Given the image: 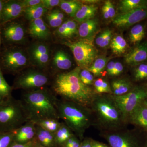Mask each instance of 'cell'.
Segmentation results:
<instances>
[{
    "instance_id": "1",
    "label": "cell",
    "mask_w": 147,
    "mask_h": 147,
    "mask_svg": "<svg viewBox=\"0 0 147 147\" xmlns=\"http://www.w3.org/2000/svg\"><path fill=\"white\" fill-rule=\"evenodd\" d=\"M81 68L57 74L52 82L51 90L61 99L70 100L90 107L96 93L91 86L83 84L79 78Z\"/></svg>"
},
{
    "instance_id": "2",
    "label": "cell",
    "mask_w": 147,
    "mask_h": 147,
    "mask_svg": "<svg viewBox=\"0 0 147 147\" xmlns=\"http://www.w3.org/2000/svg\"><path fill=\"white\" fill-rule=\"evenodd\" d=\"M57 96L51 90L45 88L25 91L21 97L29 120L34 122L46 119L59 120Z\"/></svg>"
},
{
    "instance_id": "3",
    "label": "cell",
    "mask_w": 147,
    "mask_h": 147,
    "mask_svg": "<svg viewBox=\"0 0 147 147\" xmlns=\"http://www.w3.org/2000/svg\"><path fill=\"white\" fill-rule=\"evenodd\" d=\"M90 108L94 125L103 131H117L125 128L127 125L112 94H96Z\"/></svg>"
},
{
    "instance_id": "4",
    "label": "cell",
    "mask_w": 147,
    "mask_h": 147,
    "mask_svg": "<svg viewBox=\"0 0 147 147\" xmlns=\"http://www.w3.org/2000/svg\"><path fill=\"white\" fill-rule=\"evenodd\" d=\"M57 108L59 119L82 141L87 129L94 125L90 108L60 98L58 99Z\"/></svg>"
},
{
    "instance_id": "5",
    "label": "cell",
    "mask_w": 147,
    "mask_h": 147,
    "mask_svg": "<svg viewBox=\"0 0 147 147\" xmlns=\"http://www.w3.org/2000/svg\"><path fill=\"white\" fill-rule=\"evenodd\" d=\"M28 121L21 100L12 96L0 105V132L15 131Z\"/></svg>"
},
{
    "instance_id": "6",
    "label": "cell",
    "mask_w": 147,
    "mask_h": 147,
    "mask_svg": "<svg viewBox=\"0 0 147 147\" xmlns=\"http://www.w3.org/2000/svg\"><path fill=\"white\" fill-rule=\"evenodd\" d=\"M28 57L20 48L12 46L6 47L0 53V68L3 73L18 74L28 65Z\"/></svg>"
},
{
    "instance_id": "7",
    "label": "cell",
    "mask_w": 147,
    "mask_h": 147,
    "mask_svg": "<svg viewBox=\"0 0 147 147\" xmlns=\"http://www.w3.org/2000/svg\"><path fill=\"white\" fill-rule=\"evenodd\" d=\"M50 76L43 71L34 69L22 71L14 80L12 90L22 89L25 91L43 88L49 84Z\"/></svg>"
},
{
    "instance_id": "8",
    "label": "cell",
    "mask_w": 147,
    "mask_h": 147,
    "mask_svg": "<svg viewBox=\"0 0 147 147\" xmlns=\"http://www.w3.org/2000/svg\"><path fill=\"white\" fill-rule=\"evenodd\" d=\"M113 96L122 114L125 123L127 125L128 119L131 113L146 99L147 90L142 87H134L126 94Z\"/></svg>"
},
{
    "instance_id": "9",
    "label": "cell",
    "mask_w": 147,
    "mask_h": 147,
    "mask_svg": "<svg viewBox=\"0 0 147 147\" xmlns=\"http://www.w3.org/2000/svg\"><path fill=\"white\" fill-rule=\"evenodd\" d=\"M69 47L79 67L87 69L93 63L97 56V50L92 40L82 39L74 42H65Z\"/></svg>"
},
{
    "instance_id": "10",
    "label": "cell",
    "mask_w": 147,
    "mask_h": 147,
    "mask_svg": "<svg viewBox=\"0 0 147 147\" xmlns=\"http://www.w3.org/2000/svg\"><path fill=\"white\" fill-rule=\"evenodd\" d=\"M100 136L107 141L109 147H141L137 136L125 128L100 132Z\"/></svg>"
},
{
    "instance_id": "11",
    "label": "cell",
    "mask_w": 147,
    "mask_h": 147,
    "mask_svg": "<svg viewBox=\"0 0 147 147\" xmlns=\"http://www.w3.org/2000/svg\"><path fill=\"white\" fill-rule=\"evenodd\" d=\"M1 26L2 39L9 45L21 43L26 38L24 26L18 22L11 21Z\"/></svg>"
},
{
    "instance_id": "12",
    "label": "cell",
    "mask_w": 147,
    "mask_h": 147,
    "mask_svg": "<svg viewBox=\"0 0 147 147\" xmlns=\"http://www.w3.org/2000/svg\"><path fill=\"white\" fill-rule=\"evenodd\" d=\"M147 18V7L137 9L120 13L115 16L113 23L116 26L125 29Z\"/></svg>"
},
{
    "instance_id": "13",
    "label": "cell",
    "mask_w": 147,
    "mask_h": 147,
    "mask_svg": "<svg viewBox=\"0 0 147 147\" xmlns=\"http://www.w3.org/2000/svg\"><path fill=\"white\" fill-rule=\"evenodd\" d=\"M29 59L40 69L45 68L50 59V50L47 45L42 42L34 43L28 51Z\"/></svg>"
},
{
    "instance_id": "14",
    "label": "cell",
    "mask_w": 147,
    "mask_h": 147,
    "mask_svg": "<svg viewBox=\"0 0 147 147\" xmlns=\"http://www.w3.org/2000/svg\"><path fill=\"white\" fill-rule=\"evenodd\" d=\"M24 9L21 1H5L0 25L13 21L21 16Z\"/></svg>"
},
{
    "instance_id": "15",
    "label": "cell",
    "mask_w": 147,
    "mask_h": 147,
    "mask_svg": "<svg viewBox=\"0 0 147 147\" xmlns=\"http://www.w3.org/2000/svg\"><path fill=\"white\" fill-rule=\"evenodd\" d=\"M36 126L35 123L32 121H28L24 124L13 131V142L19 144H26L34 140L36 136Z\"/></svg>"
},
{
    "instance_id": "16",
    "label": "cell",
    "mask_w": 147,
    "mask_h": 147,
    "mask_svg": "<svg viewBox=\"0 0 147 147\" xmlns=\"http://www.w3.org/2000/svg\"><path fill=\"white\" fill-rule=\"evenodd\" d=\"M125 61L130 66H137L147 60V41L139 43L125 56Z\"/></svg>"
},
{
    "instance_id": "17",
    "label": "cell",
    "mask_w": 147,
    "mask_h": 147,
    "mask_svg": "<svg viewBox=\"0 0 147 147\" xmlns=\"http://www.w3.org/2000/svg\"><path fill=\"white\" fill-rule=\"evenodd\" d=\"M127 123L147 131V103L145 100L132 112L129 117Z\"/></svg>"
},
{
    "instance_id": "18",
    "label": "cell",
    "mask_w": 147,
    "mask_h": 147,
    "mask_svg": "<svg viewBox=\"0 0 147 147\" xmlns=\"http://www.w3.org/2000/svg\"><path fill=\"white\" fill-rule=\"evenodd\" d=\"M29 32L33 37L40 40L48 39L51 34L48 26L41 18L31 21Z\"/></svg>"
},
{
    "instance_id": "19",
    "label": "cell",
    "mask_w": 147,
    "mask_h": 147,
    "mask_svg": "<svg viewBox=\"0 0 147 147\" xmlns=\"http://www.w3.org/2000/svg\"><path fill=\"white\" fill-rule=\"evenodd\" d=\"M98 29V20L93 18L81 23L78 28V34L82 39L92 40Z\"/></svg>"
},
{
    "instance_id": "20",
    "label": "cell",
    "mask_w": 147,
    "mask_h": 147,
    "mask_svg": "<svg viewBox=\"0 0 147 147\" xmlns=\"http://www.w3.org/2000/svg\"><path fill=\"white\" fill-rule=\"evenodd\" d=\"M112 95L121 96L131 91L134 87L129 79L125 77L117 78L113 80L110 84Z\"/></svg>"
},
{
    "instance_id": "21",
    "label": "cell",
    "mask_w": 147,
    "mask_h": 147,
    "mask_svg": "<svg viewBox=\"0 0 147 147\" xmlns=\"http://www.w3.org/2000/svg\"><path fill=\"white\" fill-rule=\"evenodd\" d=\"M36 140L45 147H58L55 141L54 134L36 125Z\"/></svg>"
},
{
    "instance_id": "22",
    "label": "cell",
    "mask_w": 147,
    "mask_h": 147,
    "mask_svg": "<svg viewBox=\"0 0 147 147\" xmlns=\"http://www.w3.org/2000/svg\"><path fill=\"white\" fill-rule=\"evenodd\" d=\"M72 63L70 57L63 50H58L55 53L53 59L54 68L58 71L68 70Z\"/></svg>"
},
{
    "instance_id": "23",
    "label": "cell",
    "mask_w": 147,
    "mask_h": 147,
    "mask_svg": "<svg viewBox=\"0 0 147 147\" xmlns=\"http://www.w3.org/2000/svg\"><path fill=\"white\" fill-rule=\"evenodd\" d=\"M98 7L93 4L82 5L74 17L75 21L82 23L92 19L97 12Z\"/></svg>"
},
{
    "instance_id": "24",
    "label": "cell",
    "mask_w": 147,
    "mask_h": 147,
    "mask_svg": "<svg viewBox=\"0 0 147 147\" xmlns=\"http://www.w3.org/2000/svg\"><path fill=\"white\" fill-rule=\"evenodd\" d=\"M146 7H147V0H123L120 1L119 6L120 13Z\"/></svg>"
},
{
    "instance_id": "25",
    "label": "cell",
    "mask_w": 147,
    "mask_h": 147,
    "mask_svg": "<svg viewBox=\"0 0 147 147\" xmlns=\"http://www.w3.org/2000/svg\"><path fill=\"white\" fill-rule=\"evenodd\" d=\"M75 135L70 129L62 122L59 129L54 134L58 147H62L69 138Z\"/></svg>"
},
{
    "instance_id": "26",
    "label": "cell",
    "mask_w": 147,
    "mask_h": 147,
    "mask_svg": "<svg viewBox=\"0 0 147 147\" xmlns=\"http://www.w3.org/2000/svg\"><path fill=\"white\" fill-rule=\"evenodd\" d=\"M47 11L41 3L37 5L25 8L24 13L26 18L31 21L41 18Z\"/></svg>"
},
{
    "instance_id": "27",
    "label": "cell",
    "mask_w": 147,
    "mask_h": 147,
    "mask_svg": "<svg viewBox=\"0 0 147 147\" xmlns=\"http://www.w3.org/2000/svg\"><path fill=\"white\" fill-rule=\"evenodd\" d=\"M64 14L59 9H54L46 14V19L50 27L59 28L63 23Z\"/></svg>"
},
{
    "instance_id": "28",
    "label": "cell",
    "mask_w": 147,
    "mask_h": 147,
    "mask_svg": "<svg viewBox=\"0 0 147 147\" xmlns=\"http://www.w3.org/2000/svg\"><path fill=\"white\" fill-rule=\"evenodd\" d=\"M145 28L142 24L133 26L129 33V41L131 44L137 45L144 37Z\"/></svg>"
},
{
    "instance_id": "29",
    "label": "cell",
    "mask_w": 147,
    "mask_h": 147,
    "mask_svg": "<svg viewBox=\"0 0 147 147\" xmlns=\"http://www.w3.org/2000/svg\"><path fill=\"white\" fill-rule=\"evenodd\" d=\"M82 3L76 1H61L59 6L63 11L71 17H74Z\"/></svg>"
},
{
    "instance_id": "30",
    "label": "cell",
    "mask_w": 147,
    "mask_h": 147,
    "mask_svg": "<svg viewBox=\"0 0 147 147\" xmlns=\"http://www.w3.org/2000/svg\"><path fill=\"white\" fill-rule=\"evenodd\" d=\"M108 60V59L105 57L97 58L94 61L93 63L86 69L90 71L94 76H102L104 69L106 68Z\"/></svg>"
},
{
    "instance_id": "31",
    "label": "cell",
    "mask_w": 147,
    "mask_h": 147,
    "mask_svg": "<svg viewBox=\"0 0 147 147\" xmlns=\"http://www.w3.org/2000/svg\"><path fill=\"white\" fill-rule=\"evenodd\" d=\"M110 44L113 53L117 55H121L124 53L127 46L126 40L120 35L114 37Z\"/></svg>"
},
{
    "instance_id": "32",
    "label": "cell",
    "mask_w": 147,
    "mask_h": 147,
    "mask_svg": "<svg viewBox=\"0 0 147 147\" xmlns=\"http://www.w3.org/2000/svg\"><path fill=\"white\" fill-rule=\"evenodd\" d=\"M35 123L45 130L55 134L60 127L62 122L57 119L50 118L41 120Z\"/></svg>"
},
{
    "instance_id": "33",
    "label": "cell",
    "mask_w": 147,
    "mask_h": 147,
    "mask_svg": "<svg viewBox=\"0 0 147 147\" xmlns=\"http://www.w3.org/2000/svg\"><path fill=\"white\" fill-rule=\"evenodd\" d=\"M93 85L96 94H112L110 84L105 79L98 78L94 80Z\"/></svg>"
},
{
    "instance_id": "34",
    "label": "cell",
    "mask_w": 147,
    "mask_h": 147,
    "mask_svg": "<svg viewBox=\"0 0 147 147\" xmlns=\"http://www.w3.org/2000/svg\"><path fill=\"white\" fill-rule=\"evenodd\" d=\"M112 36V30L109 29H106L98 36L96 39V43L102 48L107 47L111 42Z\"/></svg>"
},
{
    "instance_id": "35",
    "label": "cell",
    "mask_w": 147,
    "mask_h": 147,
    "mask_svg": "<svg viewBox=\"0 0 147 147\" xmlns=\"http://www.w3.org/2000/svg\"><path fill=\"white\" fill-rule=\"evenodd\" d=\"M133 72V77L136 82L147 79V63H142L136 66Z\"/></svg>"
},
{
    "instance_id": "36",
    "label": "cell",
    "mask_w": 147,
    "mask_h": 147,
    "mask_svg": "<svg viewBox=\"0 0 147 147\" xmlns=\"http://www.w3.org/2000/svg\"><path fill=\"white\" fill-rule=\"evenodd\" d=\"M13 90L7 82L3 75L2 71L0 68V94L7 98L12 97L11 92Z\"/></svg>"
},
{
    "instance_id": "37",
    "label": "cell",
    "mask_w": 147,
    "mask_h": 147,
    "mask_svg": "<svg viewBox=\"0 0 147 147\" xmlns=\"http://www.w3.org/2000/svg\"><path fill=\"white\" fill-rule=\"evenodd\" d=\"M79 78L82 83L91 86L94 82V75L86 69H81L79 74Z\"/></svg>"
},
{
    "instance_id": "38",
    "label": "cell",
    "mask_w": 147,
    "mask_h": 147,
    "mask_svg": "<svg viewBox=\"0 0 147 147\" xmlns=\"http://www.w3.org/2000/svg\"><path fill=\"white\" fill-rule=\"evenodd\" d=\"M13 131L0 132V147H9L13 142Z\"/></svg>"
},
{
    "instance_id": "39",
    "label": "cell",
    "mask_w": 147,
    "mask_h": 147,
    "mask_svg": "<svg viewBox=\"0 0 147 147\" xmlns=\"http://www.w3.org/2000/svg\"><path fill=\"white\" fill-rule=\"evenodd\" d=\"M67 28L69 38H71L78 33L77 23L74 20H68L65 21Z\"/></svg>"
},
{
    "instance_id": "40",
    "label": "cell",
    "mask_w": 147,
    "mask_h": 147,
    "mask_svg": "<svg viewBox=\"0 0 147 147\" xmlns=\"http://www.w3.org/2000/svg\"><path fill=\"white\" fill-rule=\"evenodd\" d=\"M82 141L76 135L70 137L62 147H80Z\"/></svg>"
},
{
    "instance_id": "41",
    "label": "cell",
    "mask_w": 147,
    "mask_h": 147,
    "mask_svg": "<svg viewBox=\"0 0 147 147\" xmlns=\"http://www.w3.org/2000/svg\"><path fill=\"white\" fill-rule=\"evenodd\" d=\"M103 6L106 9L109 18H113L115 17L116 11L113 3L110 1H106Z\"/></svg>"
},
{
    "instance_id": "42",
    "label": "cell",
    "mask_w": 147,
    "mask_h": 147,
    "mask_svg": "<svg viewBox=\"0 0 147 147\" xmlns=\"http://www.w3.org/2000/svg\"><path fill=\"white\" fill-rule=\"evenodd\" d=\"M56 33V34L60 37L68 38L67 28L66 23L65 21L63 22L60 26L58 28Z\"/></svg>"
},
{
    "instance_id": "43",
    "label": "cell",
    "mask_w": 147,
    "mask_h": 147,
    "mask_svg": "<svg viewBox=\"0 0 147 147\" xmlns=\"http://www.w3.org/2000/svg\"><path fill=\"white\" fill-rule=\"evenodd\" d=\"M61 1L59 0H42V4L48 10L59 5Z\"/></svg>"
},
{
    "instance_id": "44",
    "label": "cell",
    "mask_w": 147,
    "mask_h": 147,
    "mask_svg": "<svg viewBox=\"0 0 147 147\" xmlns=\"http://www.w3.org/2000/svg\"><path fill=\"white\" fill-rule=\"evenodd\" d=\"M123 71V66L122 64L119 62H116L115 67L113 70V74L111 76H119Z\"/></svg>"
},
{
    "instance_id": "45",
    "label": "cell",
    "mask_w": 147,
    "mask_h": 147,
    "mask_svg": "<svg viewBox=\"0 0 147 147\" xmlns=\"http://www.w3.org/2000/svg\"><path fill=\"white\" fill-rule=\"evenodd\" d=\"M21 1L24 8L37 5L42 3L41 0H24Z\"/></svg>"
},
{
    "instance_id": "46",
    "label": "cell",
    "mask_w": 147,
    "mask_h": 147,
    "mask_svg": "<svg viewBox=\"0 0 147 147\" xmlns=\"http://www.w3.org/2000/svg\"><path fill=\"white\" fill-rule=\"evenodd\" d=\"M35 139L26 144H19L13 142L9 147H34L35 144Z\"/></svg>"
},
{
    "instance_id": "47",
    "label": "cell",
    "mask_w": 147,
    "mask_h": 147,
    "mask_svg": "<svg viewBox=\"0 0 147 147\" xmlns=\"http://www.w3.org/2000/svg\"><path fill=\"white\" fill-rule=\"evenodd\" d=\"M115 62L111 61L107 64L106 67V72L109 76H112V74L115 67Z\"/></svg>"
},
{
    "instance_id": "48",
    "label": "cell",
    "mask_w": 147,
    "mask_h": 147,
    "mask_svg": "<svg viewBox=\"0 0 147 147\" xmlns=\"http://www.w3.org/2000/svg\"><path fill=\"white\" fill-rule=\"evenodd\" d=\"M92 141L91 138H85L82 141L80 147H92Z\"/></svg>"
},
{
    "instance_id": "49",
    "label": "cell",
    "mask_w": 147,
    "mask_h": 147,
    "mask_svg": "<svg viewBox=\"0 0 147 147\" xmlns=\"http://www.w3.org/2000/svg\"><path fill=\"white\" fill-rule=\"evenodd\" d=\"M92 147H109L108 145L105 144L104 143L96 141L93 139Z\"/></svg>"
},
{
    "instance_id": "50",
    "label": "cell",
    "mask_w": 147,
    "mask_h": 147,
    "mask_svg": "<svg viewBox=\"0 0 147 147\" xmlns=\"http://www.w3.org/2000/svg\"><path fill=\"white\" fill-rule=\"evenodd\" d=\"M102 13L103 14V17L105 19H108L109 18V16H108V13H107V11H106V9L104 6L102 7Z\"/></svg>"
},
{
    "instance_id": "51",
    "label": "cell",
    "mask_w": 147,
    "mask_h": 147,
    "mask_svg": "<svg viewBox=\"0 0 147 147\" xmlns=\"http://www.w3.org/2000/svg\"><path fill=\"white\" fill-rule=\"evenodd\" d=\"M4 2L5 1L0 0V23H1V19L2 14L3 7Z\"/></svg>"
},
{
    "instance_id": "52",
    "label": "cell",
    "mask_w": 147,
    "mask_h": 147,
    "mask_svg": "<svg viewBox=\"0 0 147 147\" xmlns=\"http://www.w3.org/2000/svg\"><path fill=\"white\" fill-rule=\"evenodd\" d=\"M9 98H7L4 97V96H3L2 95L0 94V105L5 102Z\"/></svg>"
},
{
    "instance_id": "53",
    "label": "cell",
    "mask_w": 147,
    "mask_h": 147,
    "mask_svg": "<svg viewBox=\"0 0 147 147\" xmlns=\"http://www.w3.org/2000/svg\"><path fill=\"white\" fill-rule=\"evenodd\" d=\"M35 140H36V139H35ZM34 147H45L43 146H42V145H40V144H39V143H38V142H36V140L35 144Z\"/></svg>"
},
{
    "instance_id": "54",
    "label": "cell",
    "mask_w": 147,
    "mask_h": 147,
    "mask_svg": "<svg viewBox=\"0 0 147 147\" xmlns=\"http://www.w3.org/2000/svg\"><path fill=\"white\" fill-rule=\"evenodd\" d=\"M98 1H85L86 3H97Z\"/></svg>"
},
{
    "instance_id": "55",
    "label": "cell",
    "mask_w": 147,
    "mask_h": 147,
    "mask_svg": "<svg viewBox=\"0 0 147 147\" xmlns=\"http://www.w3.org/2000/svg\"><path fill=\"white\" fill-rule=\"evenodd\" d=\"M1 26L0 27V53H1V45L2 41V39L1 34Z\"/></svg>"
},
{
    "instance_id": "56",
    "label": "cell",
    "mask_w": 147,
    "mask_h": 147,
    "mask_svg": "<svg viewBox=\"0 0 147 147\" xmlns=\"http://www.w3.org/2000/svg\"><path fill=\"white\" fill-rule=\"evenodd\" d=\"M145 147H147V141L146 142V144H145Z\"/></svg>"
},
{
    "instance_id": "57",
    "label": "cell",
    "mask_w": 147,
    "mask_h": 147,
    "mask_svg": "<svg viewBox=\"0 0 147 147\" xmlns=\"http://www.w3.org/2000/svg\"><path fill=\"white\" fill-rule=\"evenodd\" d=\"M145 101H146V102L147 103V98L146 99V100H145Z\"/></svg>"
},
{
    "instance_id": "58",
    "label": "cell",
    "mask_w": 147,
    "mask_h": 147,
    "mask_svg": "<svg viewBox=\"0 0 147 147\" xmlns=\"http://www.w3.org/2000/svg\"><path fill=\"white\" fill-rule=\"evenodd\" d=\"M146 86H147V84H146Z\"/></svg>"
}]
</instances>
